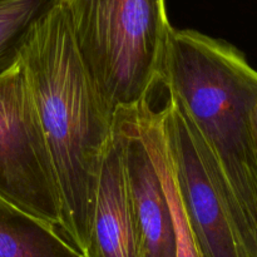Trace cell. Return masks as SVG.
<instances>
[{"label":"cell","instance_id":"1","mask_svg":"<svg viewBox=\"0 0 257 257\" xmlns=\"http://www.w3.org/2000/svg\"><path fill=\"white\" fill-rule=\"evenodd\" d=\"M161 84L195 124L246 257H257V70L230 43L173 29Z\"/></svg>","mask_w":257,"mask_h":257},{"label":"cell","instance_id":"2","mask_svg":"<svg viewBox=\"0 0 257 257\" xmlns=\"http://www.w3.org/2000/svg\"><path fill=\"white\" fill-rule=\"evenodd\" d=\"M20 62L59 183L62 231L83 255L114 113L85 69L60 2L34 28Z\"/></svg>","mask_w":257,"mask_h":257},{"label":"cell","instance_id":"3","mask_svg":"<svg viewBox=\"0 0 257 257\" xmlns=\"http://www.w3.org/2000/svg\"><path fill=\"white\" fill-rule=\"evenodd\" d=\"M77 49L113 113L150 99L173 28L166 0H60Z\"/></svg>","mask_w":257,"mask_h":257},{"label":"cell","instance_id":"4","mask_svg":"<svg viewBox=\"0 0 257 257\" xmlns=\"http://www.w3.org/2000/svg\"><path fill=\"white\" fill-rule=\"evenodd\" d=\"M0 197L62 231L59 183L20 60L0 75Z\"/></svg>","mask_w":257,"mask_h":257},{"label":"cell","instance_id":"5","mask_svg":"<svg viewBox=\"0 0 257 257\" xmlns=\"http://www.w3.org/2000/svg\"><path fill=\"white\" fill-rule=\"evenodd\" d=\"M157 110L168 162L190 227L203 257H246L205 143L183 105L167 92Z\"/></svg>","mask_w":257,"mask_h":257},{"label":"cell","instance_id":"6","mask_svg":"<svg viewBox=\"0 0 257 257\" xmlns=\"http://www.w3.org/2000/svg\"><path fill=\"white\" fill-rule=\"evenodd\" d=\"M125 180L141 257H176V232L162 182L137 127L133 108L115 110Z\"/></svg>","mask_w":257,"mask_h":257},{"label":"cell","instance_id":"7","mask_svg":"<svg viewBox=\"0 0 257 257\" xmlns=\"http://www.w3.org/2000/svg\"><path fill=\"white\" fill-rule=\"evenodd\" d=\"M84 257H141L133 220L123 150L117 128L113 130L102 162Z\"/></svg>","mask_w":257,"mask_h":257},{"label":"cell","instance_id":"8","mask_svg":"<svg viewBox=\"0 0 257 257\" xmlns=\"http://www.w3.org/2000/svg\"><path fill=\"white\" fill-rule=\"evenodd\" d=\"M0 257H84L58 227L0 197Z\"/></svg>","mask_w":257,"mask_h":257},{"label":"cell","instance_id":"9","mask_svg":"<svg viewBox=\"0 0 257 257\" xmlns=\"http://www.w3.org/2000/svg\"><path fill=\"white\" fill-rule=\"evenodd\" d=\"M132 108L137 127L145 141L151 158L155 163L158 177L162 182L163 190L167 196L168 205H170L171 213H172L173 225H175L176 257H203L197 242H196V238L191 230L185 211H183L177 188H176L172 171H171L170 162H168L167 152H166L165 140H163L162 131H161L157 110L151 107L150 99L143 100L140 104Z\"/></svg>","mask_w":257,"mask_h":257},{"label":"cell","instance_id":"10","mask_svg":"<svg viewBox=\"0 0 257 257\" xmlns=\"http://www.w3.org/2000/svg\"><path fill=\"white\" fill-rule=\"evenodd\" d=\"M60 0H0V75L19 63L38 23Z\"/></svg>","mask_w":257,"mask_h":257},{"label":"cell","instance_id":"11","mask_svg":"<svg viewBox=\"0 0 257 257\" xmlns=\"http://www.w3.org/2000/svg\"><path fill=\"white\" fill-rule=\"evenodd\" d=\"M256 118H257V114H256Z\"/></svg>","mask_w":257,"mask_h":257}]
</instances>
